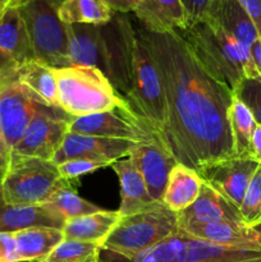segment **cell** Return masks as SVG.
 I'll return each instance as SVG.
<instances>
[{
  "label": "cell",
  "instance_id": "b9f144b4",
  "mask_svg": "<svg viewBox=\"0 0 261 262\" xmlns=\"http://www.w3.org/2000/svg\"><path fill=\"white\" fill-rule=\"evenodd\" d=\"M25 0H0V7L4 8H12V7H19Z\"/></svg>",
  "mask_w": 261,
  "mask_h": 262
},
{
  "label": "cell",
  "instance_id": "d4e9b609",
  "mask_svg": "<svg viewBox=\"0 0 261 262\" xmlns=\"http://www.w3.org/2000/svg\"><path fill=\"white\" fill-rule=\"evenodd\" d=\"M19 262H41L64 241L61 229L36 227L14 233Z\"/></svg>",
  "mask_w": 261,
  "mask_h": 262
},
{
  "label": "cell",
  "instance_id": "7bdbcfd3",
  "mask_svg": "<svg viewBox=\"0 0 261 262\" xmlns=\"http://www.w3.org/2000/svg\"><path fill=\"white\" fill-rule=\"evenodd\" d=\"M8 9V8H4V7H0V17H2V14L4 13V10Z\"/></svg>",
  "mask_w": 261,
  "mask_h": 262
},
{
  "label": "cell",
  "instance_id": "603a6c76",
  "mask_svg": "<svg viewBox=\"0 0 261 262\" xmlns=\"http://www.w3.org/2000/svg\"><path fill=\"white\" fill-rule=\"evenodd\" d=\"M120 214L110 210H100L94 214L67 220L63 228L64 239L82 241L102 246L107 235L117 227Z\"/></svg>",
  "mask_w": 261,
  "mask_h": 262
},
{
  "label": "cell",
  "instance_id": "277c9868",
  "mask_svg": "<svg viewBox=\"0 0 261 262\" xmlns=\"http://www.w3.org/2000/svg\"><path fill=\"white\" fill-rule=\"evenodd\" d=\"M67 183L69 181L61 178L54 161L10 155L0 181V192L7 204L41 206Z\"/></svg>",
  "mask_w": 261,
  "mask_h": 262
},
{
  "label": "cell",
  "instance_id": "30bf717a",
  "mask_svg": "<svg viewBox=\"0 0 261 262\" xmlns=\"http://www.w3.org/2000/svg\"><path fill=\"white\" fill-rule=\"evenodd\" d=\"M104 38L106 78L114 89L127 97L130 86L133 46H135V25L127 14L117 13L112 20L101 26Z\"/></svg>",
  "mask_w": 261,
  "mask_h": 262
},
{
  "label": "cell",
  "instance_id": "74e56055",
  "mask_svg": "<svg viewBox=\"0 0 261 262\" xmlns=\"http://www.w3.org/2000/svg\"><path fill=\"white\" fill-rule=\"evenodd\" d=\"M251 159L261 165V125L256 124L251 141Z\"/></svg>",
  "mask_w": 261,
  "mask_h": 262
},
{
  "label": "cell",
  "instance_id": "4316f807",
  "mask_svg": "<svg viewBox=\"0 0 261 262\" xmlns=\"http://www.w3.org/2000/svg\"><path fill=\"white\" fill-rule=\"evenodd\" d=\"M117 13L105 0H63L58 15L64 25L104 26Z\"/></svg>",
  "mask_w": 261,
  "mask_h": 262
},
{
  "label": "cell",
  "instance_id": "d590c367",
  "mask_svg": "<svg viewBox=\"0 0 261 262\" xmlns=\"http://www.w3.org/2000/svg\"><path fill=\"white\" fill-rule=\"evenodd\" d=\"M237 2L255 23L258 37L261 38V0H237Z\"/></svg>",
  "mask_w": 261,
  "mask_h": 262
},
{
  "label": "cell",
  "instance_id": "7c38bea8",
  "mask_svg": "<svg viewBox=\"0 0 261 262\" xmlns=\"http://www.w3.org/2000/svg\"><path fill=\"white\" fill-rule=\"evenodd\" d=\"M258 164L251 159L228 158L206 164L197 170L204 183L240 210L246 189Z\"/></svg>",
  "mask_w": 261,
  "mask_h": 262
},
{
  "label": "cell",
  "instance_id": "f1b7e54d",
  "mask_svg": "<svg viewBox=\"0 0 261 262\" xmlns=\"http://www.w3.org/2000/svg\"><path fill=\"white\" fill-rule=\"evenodd\" d=\"M46 205L55 210L66 220L84 216L100 211V207L82 199L76 189V182H69L54 192Z\"/></svg>",
  "mask_w": 261,
  "mask_h": 262
},
{
  "label": "cell",
  "instance_id": "3957f363",
  "mask_svg": "<svg viewBox=\"0 0 261 262\" xmlns=\"http://www.w3.org/2000/svg\"><path fill=\"white\" fill-rule=\"evenodd\" d=\"M54 74L59 109L69 117H86L117 107H130L106 76L95 67L54 68Z\"/></svg>",
  "mask_w": 261,
  "mask_h": 262
},
{
  "label": "cell",
  "instance_id": "5b68a950",
  "mask_svg": "<svg viewBox=\"0 0 261 262\" xmlns=\"http://www.w3.org/2000/svg\"><path fill=\"white\" fill-rule=\"evenodd\" d=\"M135 31L130 86L125 100L133 113L145 120L160 138L166 124V104L163 82L137 25H135Z\"/></svg>",
  "mask_w": 261,
  "mask_h": 262
},
{
  "label": "cell",
  "instance_id": "4fadbf2b",
  "mask_svg": "<svg viewBox=\"0 0 261 262\" xmlns=\"http://www.w3.org/2000/svg\"><path fill=\"white\" fill-rule=\"evenodd\" d=\"M138 143L142 142L68 132L64 137L60 148L54 156L53 161L58 165L63 161L76 158H84V156L117 161L119 159L129 156V154Z\"/></svg>",
  "mask_w": 261,
  "mask_h": 262
},
{
  "label": "cell",
  "instance_id": "7a4b0ae2",
  "mask_svg": "<svg viewBox=\"0 0 261 262\" xmlns=\"http://www.w3.org/2000/svg\"><path fill=\"white\" fill-rule=\"evenodd\" d=\"M199 63L234 94L243 79L260 82L250 49L207 20L179 31Z\"/></svg>",
  "mask_w": 261,
  "mask_h": 262
},
{
  "label": "cell",
  "instance_id": "52a82bcc",
  "mask_svg": "<svg viewBox=\"0 0 261 262\" xmlns=\"http://www.w3.org/2000/svg\"><path fill=\"white\" fill-rule=\"evenodd\" d=\"M63 0H25L19 5L25 19L33 56L36 60L53 67H71L68 55L67 25L58 15Z\"/></svg>",
  "mask_w": 261,
  "mask_h": 262
},
{
  "label": "cell",
  "instance_id": "8fae6325",
  "mask_svg": "<svg viewBox=\"0 0 261 262\" xmlns=\"http://www.w3.org/2000/svg\"><path fill=\"white\" fill-rule=\"evenodd\" d=\"M40 101L17 76L0 79V127L13 150L36 114Z\"/></svg>",
  "mask_w": 261,
  "mask_h": 262
},
{
  "label": "cell",
  "instance_id": "484cf974",
  "mask_svg": "<svg viewBox=\"0 0 261 262\" xmlns=\"http://www.w3.org/2000/svg\"><path fill=\"white\" fill-rule=\"evenodd\" d=\"M17 78L37 97L41 104L59 109L58 86L53 67L33 59L18 67Z\"/></svg>",
  "mask_w": 261,
  "mask_h": 262
},
{
  "label": "cell",
  "instance_id": "ba28073f",
  "mask_svg": "<svg viewBox=\"0 0 261 262\" xmlns=\"http://www.w3.org/2000/svg\"><path fill=\"white\" fill-rule=\"evenodd\" d=\"M69 122L71 117L63 110L40 102L36 114L10 155L53 161L69 132Z\"/></svg>",
  "mask_w": 261,
  "mask_h": 262
},
{
  "label": "cell",
  "instance_id": "ab89813d",
  "mask_svg": "<svg viewBox=\"0 0 261 262\" xmlns=\"http://www.w3.org/2000/svg\"><path fill=\"white\" fill-rule=\"evenodd\" d=\"M9 160H10V150L8 148L4 135H3L2 127H0V181H2L3 176H4V173L7 171Z\"/></svg>",
  "mask_w": 261,
  "mask_h": 262
},
{
  "label": "cell",
  "instance_id": "44dd1931",
  "mask_svg": "<svg viewBox=\"0 0 261 262\" xmlns=\"http://www.w3.org/2000/svg\"><path fill=\"white\" fill-rule=\"evenodd\" d=\"M133 14L137 22L151 32L166 33L187 27L181 0H138Z\"/></svg>",
  "mask_w": 261,
  "mask_h": 262
},
{
  "label": "cell",
  "instance_id": "e575fe53",
  "mask_svg": "<svg viewBox=\"0 0 261 262\" xmlns=\"http://www.w3.org/2000/svg\"><path fill=\"white\" fill-rule=\"evenodd\" d=\"M0 262H19L14 233H0Z\"/></svg>",
  "mask_w": 261,
  "mask_h": 262
},
{
  "label": "cell",
  "instance_id": "f546056e",
  "mask_svg": "<svg viewBox=\"0 0 261 262\" xmlns=\"http://www.w3.org/2000/svg\"><path fill=\"white\" fill-rule=\"evenodd\" d=\"M100 251L97 243L64 239L41 262H100Z\"/></svg>",
  "mask_w": 261,
  "mask_h": 262
},
{
  "label": "cell",
  "instance_id": "cb8c5ba5",
  "mask_svg": "<svg viewBox=\"0 0 261 262\" xmlns=\"http://www.w3.org/2000/svg\"><path fill=\"white\" fill-rule=\"evenodd\" d=\"M202 179L193 169L177 164L169 174L161 202L176 214L192 205L200 193Z\"/></svg>",
  "mask_w": 261,
  "mask_h": 262
},
{
  "label": "cell",
  "instance_id": "e0dca14e",
  "mask_svg": "<svg viewBox=\"0 0 261 262\" xmlns=\"http://www.w3.org/2000/svg\"><path fill=\"white\" fill-rule=\"evenodd\" d=\"M204 20L219 27L248 49L260 38L255 23L237 0H214Z\"/></svg>",
  "mask_w": 261,
  "mask_h": 262
},
{
  "label": "cell",
  "instance_id": "f35d334b",
  "mask_svg": "<svg viewBox=\"0 0 261 262\" xmlns=\"http://www.w3.org/2000/svg\"><path fill=\"white\" fill-rule=\"evenodd\" d=\"M105 2L113 8L115 13L128 14L130 12L133 13L138 0H105Z\"/></svg>",
  "mask_w": 261,
  "mask_h": 262
},
{
  "label": "cell",
  "instance_id": "836d02e7",
  "mask_svg": "<svg viewBox=\"0 0 261 262\" xmlns=\"http://www.w3.org/2000/svg\"><path fill=\"white\" fill-rule=\"evenodd\" d=\"M212 2L214 0H181L182 7L186 13L187 27H191L204 20Z\"/></svg>",
  "mask_w": 261,
  "mask_h": 262
},
{
  "label": "cell",
  "instance_id": "9c48e42d",
  "mask_svg": "<svg viewBox=\"0 0 261 262\" xmlns=\"http://www.w3.org/2000/svg\"><path fill=\"white\" fill-rule=\"evenodd\" d=\"M69 132L96 137L130 140L136 142L160 141L158 133L133 113L130 107H117L114 110L86 117H71Z\"/></svg>",
  "mask_w": 261,
  "mask_h": 262
},
{
  "label": "cell",
  "instance_id": "1f68e13d",
  "mask_svg": "<svg viewBox=\"0 0 261 262\" xmlns=\"http://www.w3.org/2000/svg\"><path fill=\"white\" fill-rule=\"evenodd\" d=\"M114 161L107 160V159L100 158H76L71 160L63 161L58 164V170L60 173L61 178L69 182H77V179L82 176H86L89 173L99 170V169L105 168V166H112Z\"/></svg>",
  "mask_w": 261,
  "mask_h": 262
},
{
  "label": "cell",
  "instance_id": "8d00e7d4",
  "mask_svg": "<svg viewBox=\"0 0 261 262\" xmlns=\"http://www.w3.org/2000/svg\"><path fill=\"white\" fill-rule=\"evenodd\" d=\"M18 64L0 49V79L17 76Z\"/></svg>",
  "mask_w": 261,
  "mask_h": 262
},
{
  "label": "cell",
  "instance_id": "d6986e66",
  "mask_svg": "<svg viewBox=\"0 0 261 262\" xmlns=\"http://www.w3.org/2000/svg\"><path fill=\"white\" fill-rule=\"evenodd\" d=\"M67 220L49 205L20 206L3 200L0 192V233H15L36 227L56 228L63 230Z\"/></svg>",
  "mask_w": 261,
  "mask_h": 262
},
{
  "label": "cell",
  "instance_id": "ac0fdd59",
  "mask_svg": "<svg viewBox=\"0 0 261 262\" xmlns=\"http://www.w3.org/2000/svg\"><path fill=\"white\" fill-rule=\"evenodd\" d=\"M67 36L72 66L95 67L106 74L101 26L67 25Z\"/></svg>",
  "mask_w": 261,
  "mask_h": 262
},
{
  "label": "cell",
  "instance_id": "d6a6232c",
  "mask_svg": "<svg viewBox=\"0 0 261 262\" xmlns=\"http://www.w3.org/2000/svg\"><path fill=\"white\" fill-rule=\"evenodd\" d=\"M234 95L251 110L256 123L261 125V82L243 79Z\"/></svg>",
  "mask_w": 261,
  "mask_h": 262
},
{
  "label": "cell",
  "instance_id": "2e32d148",
  "mask_svg": "<svg viewBox=\"0 0 261 262\" xmlns=\"http://www.w3.org/2000/svg\"><path fill=\"white\" fill-rule=\"evenodd\" d=\"M179 228L205 225L211 223H242L240 210L202 182L201 189L192 205L177 214Z\"/></svg>",
  "mask_w": 261,
  "mask_h": 262
},
{
  "label": "cell",
  "instance_id": "7402d4cb",
  "mask_svg": "<svg viewBox=\"0 0 261 262\" xmlns=\"http://www.w3.org/2000/svg\"><path fill=\"white\" fill-rule=\"evenodd\" d=\"M0 49L5 51L18 67L35 59L30 35L19 7L8 8L0 17Z\"/></svg>",
  "mask_w": 261,
  "mask_h": 262
},
{
  "label": "cell",
  "instance_id": "8992f818",
  "mask_svg": "<svg viewBox=\"0 0 261 262\" xmlns=\"http://www.w3.org/2000/svg\"><path fill=\"white\" fill-rule=\"evenodd\" d=\"M178 230L176 212L163 202H155L142 211L120 216L101 248L119 255H133L163 242Z\"/></svg>",
  "mask_w": 261,
  "mask_h": 262
},
{
  "label": "cell",
  "instance_id": "5bb4252c",
  "mask_svg": "<svg viewBox=\"0 0 261 262\" xmlns=\"http://www.w3.org/2000/svg\"><path fill=\"white\" fill-rule=\"evenodd\" d=\"M133 164L142 176L148 193L156 202H161L168 184L169 174L177 161L160 141L138 143L129 154Z\"/></svg>",
  "mask_w": 261,
  "mask_h": 262
},
{
  "label": "cell",
  "instance_id": "9a60e30c",
  "mask_svg": "<svg viewBox=\"0 0 261 262\" xmlns=\"http://www.w3.org/2000/svg\"><path fill=\"white\" fill-rule=\"evenodd\" d=\"M173 262H261V251L223 247L191 237L183 230L173 235Z\"/></svg>",
  "mask_w": 261,
  "mask_h": 262
},
{
  "label": "cell",
  "instance_id": "60d3db41",
  "mask_svg": "<svg viewBox=\"0 0 261 262\" xmlns=\"http://www.w3.org/2000/svg\"><path fill=\"white\" fill-rule=\"evenodd\" d=\"M251 55H252V60L255 63L256 71H257L258 77H260L261 82V38H258L250 49Z\"/></svg>",
  "mask_w": 261,
  "mask_h": 262
},
{
  "label": "cell",
  "instance_id": "ffe728a7",
  "mask_svg": "<svg viewBox=\"0 0 261 262\" xmlns=\"http://www.w3.org/2000/svg\"><path fill=\"white\" fill-rule=\"evenodd\" d=\"M112 168L120 184V206L118 209L120 216L136 214L155 204L156 201L148 193L142 176L129 156L114 161Z\"/></svg>",
  "mask_w": 261,
  "mask_h": 262
},
{
  "label": "cell",
  "instance_id": "6da1fadb",
  "mask_svg": "<svg viewBox=\"0 0 261 262\" xmlns=\"http://www.w3.org/2000/svg\"><path fill=\"white\" fill-rule=\"evenodd\" d=\"M158 67L166 104L160 141L182 165L201 166L233 158L229 113L234 94L199 63L179 31L158 33L137 23Z\"/></svg>",
  "mask_w": 261,
  "mask_h": 262
},
{
  "label": "cell",
  "instance_id": "83f0119b",
  "mask_svg": "<svg viewBox=\"0 0 261 262\" xmlns=\"http://www.w3.org/2000/svg\"><path fill=\"white\" fill-rule=\"evenodd\" d=\"M228 120L232 136L233 158L251 159V141L257 123L251 110L235 95L230 104Z\"/></svg>",
  "mask_w": 261,
  "mask_h": 262
},
{
  "label": "cell",
  "instance_id": "4dcf8cb0",
  "mask_svg": "<svg viewBox=\"0 0 261 262\" xmlns=\"http://www.w3.org/2000/svg\"><path fill=\"white\" fill-rule=\"evenodd\" d=\"M240 214L243 224L247 227L261 225V165L256 169L246 189L240 207Z\"/></svg>",
  "mask_w": 261,
  "mask_h": 262
}]
</instances>
